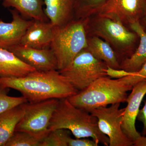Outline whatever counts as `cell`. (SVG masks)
<instances>
[{
  "label": "cell",
  "instance_id": "6da1fadb",
  "mask_svg": "<svg viewBox=\"0 0 146 146\" xmlns=\"http://www.w3.org/2000/svg\"><path fill=\"white\" fill-rule=\"evenodd\" d=\"M0 84L21 92L30 103L68 98L78 92L57 70L35 71L21 77H0Z\"/></svg>",
  "mask_w": 146,
  "mask_h": 146
},
{
  "label": "cell",
  "instance_id": "7a4b0ae2",
  "mask_svg": "<svg viewBox=\"0 0 146 146\" xmlns=\"http://www.w3.org/2000/svg\"><path fill=\"white\" fill-rule=\"evenodd\" d=\"M48 129L50 131L68 129L76 138H91L97 143L109 146V138L100 130L97 118L90 112L76 107L68 98L58 100Z\"/></svg>",
  "mask_w": 146,
  "mask_h": 146
},
{
  "label": "cell",
  "instance_id": "3957f363",
  "mask_svg": "<svg viewBox=\"0 0 146 146\" xmlns=\"http://www.w3.org/2000/svg\"><path fill=\"white\" fill-rule=\"evenodd\" d=\"M132 88L121 78L112 79L106 76L95 80L68 99L76 107L89 112L98 108L125 102L127 92Z\"/></svg>",
  "mask_w": 146,
  "mask_h": 146
},
{
  "label": "cell",
  "instance_id": "277c9868",
  "mask_svg": "<svg viewBox=\"0 0 146 146\" xmlns=\"http://www.w3.org/2000/svg\"><path fill=\"white\" fill-rule=\"evenodd\" d=\"M86 18L87 34L98 36L108 43L115 51L119 63L130 57L136 50L139 36L127 29L121 21L98 16Z\"/></svg>",
  "mask_w": 146,
  "mask_h": 146
},
{
  "label": "cell",
  "instance_id": "5b68a950",
  "mask_svg": "<svg viewBox=\"0 0 146 146\" xmlns=\"http://www.w3.org/2000/svg\"><path fill=\"white\" fill-rule=\"evenodd\" d=\"M86 20V18L74 19L63 26L55 27L50 48L56 58L58 70L69 66L87 47Z\"/></svg>",
  "mask_w": 146,
  "mask_h": 146
},
{
  "label": "cell",
  "instance_id": "8992f818",
  "mask_svg": "<svg viewBox=\"0 0 146 146\" xmlns=\"http://www.w3.org/2000/svg\"><path fill=\"white\" fill-rule=\"evenodd\" d=\"M107 68L103 61L97 59L84 49L69 66L58 71L80 91L100 78L108 76Z\"/></svg>",
  "mask_w": 146,
  "mask_h": 146
},
{
  "label": "cell",
  "instance_id": "52a82bcc",
  "mask_svg": "<svg viewBox=\"0 0 146 146\" xmlns=\"http://www.w3.org/2000/svg\"><path fill=\"white\" fill-rule=\"evenodd\" d=\"M58 100L52 99L21 104L25 113L15 131L28 133L42 141L50 132L49 125Z\"/></svg>",
  "mask_w": 146,
  "mask_h": 146
},
{
  "label": "cell",
  "instance_id": "ba28073f",
  "mask_svg": "<svg viewBox=\"0 0 146 146\" xmlns=\"http://www.w3.org/2000/svg\"><path fill=\"white\" fill-rule=\"evenodd\" d=\"M120 104L98 108L89 112L97 118L100 130L109 138V146H133V141L123 131L122 123L125 108L120 109Z\"/></svg>",
  "mask_w": 146,
  "mask_h": 146
},
{
  "label": "cell",
  "instance_id": "9c48e42d",
  "mask_svg": "<svg viewBox=\"0 0 146 146\" xmlns=\"http://www.w3.org/2000/svg\"><path fill=\"white\" fill-rule=\"evenodd\" d=\"M146 12V0H105L101 6L91 12L89 17H108L129 25L139 21Z\"/></svg>",
  "mask_w": 146,
  "mask_h": 146
},
{
  "label": "cell",
  "instance_id": "30bf717a",
  "mask_svg": "<svg viewBox=\"0 0 146 146\" xmlns=\"http://www.w3.org/2000/svg\"><path fill=\"white\" fill-rule=\"evenodd\" d=\"M131 90L127 99V104L125 108L122 128L126 136L134 142L141 136L136 130L135 123L141 102L146 94V80L133 85Z\"/></svg>",
  "mask_w": 146,
  "mask_h": 146
},
{
  "label": "cell",
  "instance_id": "8fae6325",
  "mask_svg": "<svg viewBox=\"0 0 146 146\" xmlns=\"http://www.w3.org/2000/svg\"><path fill=\"white\" fill-rule=\"evenodd\" d=\"M9 50L36 71L45 72L58 70L56 58L50 48H35L24 46L19 44Z\"/></svg>",
  "mask_w": 146,
  "mask_h": 146
},
{
  "label": "cell",
  "instance_id": "7c38bea8",
  "mask_svg": "<svg viewBox=\"0 0 146 146\" xmlns=\"http://www.w3.org/2000/svg\"><path fill=\"white\" fill-rule=\"evenodd\" d=\"M10 12L12 20L5 23L0 20V48L9 50L19 44L22 36L34 20H26L16 9Z\"/></svg>",
  "mask_w": 146,
  "mask_h": 146
},
{
  "label": "cell",
  "instance_id": "4fadbf2b",
  "mask_svg": "<svg viewBox=\"0 0 146 146\" xmlns=\"http://www.w3.org/2000/svg\"><path fill=\"white\" fill-rule=\"evenodd\" d=\"M55 26L50 21L34 20L22 36L20 44L37 49L49 48Z\"/></svg>",
  "mask_w": 146,
  "mask_h": 146
},
{
  "label": "cell",
  "instance_id": "5bb4252c",
  "mask_svg": "<svg viewBox=\"0 0 146 146\" xmlns=\"http://www.w3.org/2000/svg\"><path fill=\"white\" fill-rule=\"evenodd\" d=\"M76 0H44L45 13L56 27L65 25L74 19Z\"/></svg>",
  "mask_w": 146,
  "mask_h": 146
},
{
  "label": "cell",
  "instance_id": "9a60e30c",
  "mask_svg": "<svg viewBox=\"0 0 146 146\" xmlns=\"http://www.w3.org/2000/svg\"><path fill=\"white\" fill-rule=\"evenodd\" d=\"M129 26L131 30L138 35L140 43L130 57L120 63V68L128 72H135L139 71L146 62V33L139 21Z\"/></svg>",
  "mask_w": 146,
  "mask_h": 146
},
{
  "label": "cell",
  "instance_id": "2e32d148",
  "mask_svg": "<svg viewBox=\"0 0 146 146\" xmlns=\"http://www.w3.org/2000/svg\"><path fill=\"white\" fill-rule=\"evenodd\" d=\"M35 71L10 51L0 48V77H21Z\"/></svg>",
  "mask_w": 146,
  "mask_h": 146
},
{
  "label": "cell",
  "instance_id": "e0dca14e",
  "mask_svg": "<svg viewBox=\"0 0 146 146\" xmlns=\"http://www.w3.org/2000/svg\"><path fill=\"white\" fill-rule=\"evenodd\" d=\"M85 49L109 68L121 70L115 51L108 43L98 36L87 35V47Z\"/></svg>",
  "mask_w": 146,
  "mask_h": 146
},
{
  "label": "cell",
  "instance_id": "ac0fdd59",
  "mask_svg": "<svg viewBox=\"0 0 146 146\" xmlns=\"http://www.w3.org/2000/svg\"><path fill=\"white\" fill-rule=\"evenodd\" d=\"M5 7H13L22 15L31 20L48 21L43 5L44 0H3Z\"/></svg>",
  "mask_w": 146,
  "mask_h": 146
},
{
  "label": "cell",
  "instance_id": "d6986e66",
  "mask_svg": "<svg viewBox=\"0 0 146 146\" xmlns=\"http://www.w3.org/2000/svg\"><path fill=\"white\" fill-rule=\"evenodd\" d=\"M25 111L21 105L0 114V146H5L15 132Z\"/></svg>",
  "mask_w": 146,
  "mask_h": 146
},
{
  "label": "cell",
  "instance_id": "ffe728a7",
  "mask_svg": "<svg viewBox=\"0 0 146 146\" xmlns=\"http://www.w3.org/2000/svg\"><path fill=\"white\" fill-rule=\"evenodd\" d=\"M70 131L60 129L50 131L41 142L40 146H68Z\"/></svg>",
  "mask_w": 146,
  "mask_h": 146
},
{
  "label": "cell",
  "instance_id": "44dd1931",
  "mask_svg": "<svg viewBox=\"0 0 146 146\" xmlns=\"http://www.w3.org/2000/svg\"><path fill=\"white\" fill-rule=\"evenodd\" d=\"M105 0H76L74 19L88 18L93 11L101 6Z\"/></svg>",
  "mask_w": 146,
  "mask_h": 146
},
{
  "label": "cell",
  "instance_id": "7402d4cb",
  "mask_svg": "<svg viewBox=\"0 0 146 146\" xmlns=\"http://www.w3.org/2000/svg\"><path fill=\"white\" fill-rule=\"evenodd\" d=\"M8 89L0 84V114L28 102L23 96L16 97L8 96Z\"/></svg>",
  "mask_w": 146,
  "mask_h": 146
},
{
  "label": "cell",
  "instance_id": "603a6c76",
  "mask_svg": "<svg viewBox=\"0 0 146 146\" xmlns=\"http://www.w3.org/2000/svg\"><path fill=\"white\" fill-rule=\"evenodd\" d=\"M41 142L28 133L15 131L5 146H40Z\"/></svg>",
  "mask_w": 146,
  "mask_h": 146
},
{
  "label": "cell",
  "instance_id": "cb8c5ba5",
  "mask_svg": "<svg viewBox=\"0 0 146 146\" xmlns=\"http://www.w3.org/2000/svg\"><path fill=\"white\" fill-rule=\"evenodd\" d=\"M146 77V62L138 72L131 73L129 75L121 78L126 84L133 87L136 84L143 80Z\"/></svg>",
  "mask_w": 146,
  "mask_h": 146
},
{
  "label": "cell",
  "instance_id": "d4e9b609",
  "mask_svg": "<svg viewBox=\"0 0 146 146\" xmlns=\"http://www.w3.org/2000/svg\"><path fill=\"white\" fill-rule=\"evenodd\" d=\"M98 144L93 139L86 138L73 139L71 137L68 141V146H98Z\"/></svg>",
  "mask_w": 146,
  "mask_h": 146
},
{
  "label": "cell",
  "instance_id": "484cf974",
  "mask_svg": "<svg viewBox=\"0 0 146 146\" xmlns=\"http://www.w3.org/2000/svg\"><path fill=\"white\" fill-rule=\"evenodd\" d=\"M137 119L138 121L143 123V127L142 131V135L143 136H145L146 135V102L145 103L144 107L141 110H140Z\"/></svg>",
  "mask_w": 146,
  "mask_h": 146
},
{
  "label": "cell",
  "instance_id": "4316f807",
  "mask_svg": "<svg viewBox=\"0 0 146 146\" xmlns=\"http://www.w3.org/2000/svg\"><path fill=\"white\" fill-rule=\"evenodd\" d=\"M134 146H146V137L141 136L133 142Z\"/></svg>",
  "mask_w": 146,
  "mask_h": 146
},
{
  "label": "cell",
  "instance_id": "83f0119b",
  "mask_svg": "<svg viewBox=\"0 0 146 146\" xmlns=\"http://www.w3.org/2000/svg\"><path fill=\"white\" fill-rule=\"evenodd\" d=\"M140 24L146 33V12L144 16L139 21Z\"/></svg>",
  "mask_w": 146,
  "mask_h": 146
},
{
  "label": "cell",
  "instance_id": "f1b7e54d",
  "mask_svg": "<svg viewBox=\"0 0 146 146\" xmlns=\"http://www.w3.org/2000/svg\"><path fill=\"white\" fill-rule=\"evenodd\" d=\"M144 80H146V77L145 78V79H144Z\"/></svg>",
  "mask_w": 146,
  "mask_h": 146
},
{
  "label": "cell",
  "instance_id": "f546056e",
  "mask_svg": "<svg viewBox=\"0 0 146 146\" xmlns=\"http://www.w3.org/2000/svg\"><path fill=\"white\" fill-rule=\"evenodd\" d=\"M0 1H1V0H0ZM2 1H3V0H2Z\"/></svg>",
  "mask_w": 146,
  "mask_h": 146
}]
</instances>
